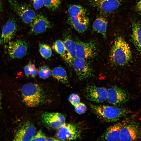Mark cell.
<instances>
[{"instance_id":"obj_1","label":"cell","mask_w":141,"mask_h":141,"mask_svg":"<svg viewBox=\"0 0 141 141\" xmlns=\"http://www.w3.org/2000/svg\"><path fill=\"white\" fill-rule=\"evenodd\" d=\"M132 57L130 47L124 39L121 36L116 37L110 51V61L115 65L122 66L128 63Z\"/></svg>"},{"instance_id":"obj_2","label":"cell","mask_w":141,"mask_h":141,"mask_svg":"<svg viewBox=\"0 0 141 141\" xmlns=\"http://www.w3.org/2000/svg\"><path fill=\"white\" fill-rule=\"evenodd\" d=\"M95 114L100 119L107 122L116 121L131 112L127 109L108 105L90 104Z\"/></svg>"},{"instance_id":"obj_3","label":"cell","mask_w":141,"mask_h":141,"mask_svg":"<svg viewBox=\"0 0 141 141\" xmlns=\"http://www.w3.org/2000/svg\"><path fill=\"white\" fill-rule=\"evenodd\" d=\"M23 100L30 107H34L42 103L44 99L43 90L38 84L28 83L24 85L21 89Z\"/></svg>"},{"instance_id":"obj_4","label":"cell","mask_w":141,"mask_h":141,"mask_svg":"<svg viewBox=\"0 0 141 141\" xmlns=\"http://www.w3.org/2000/svg\"><path fill=\"white\" fill-rule=\"evenodd\" d=\"M12 9L25 24H30L36 16L34 10L28 5L16 0H9Z\"/></svg>"},{"instance_id":"obj_5","label":"cell","mask_w":141,"mask_h":141,"mask_svg":"<svg viewBox=\"0 0 141 141\" xmlns=\"http://www.w3.org/2000/svg\"><path fill=\"white\" fill-rule=\"evenodd\" d=\"M81 133L80 128L77 125L65 123L58 129L56 136L59 141L72 140L78 138Z\"/></svg>"},{"instance_id":"obj_6","label":"cell","mask_w":141,"mask_h":141,"mask_svg":"<svg viewBox=\"0 0 141 141\" xmlns=\"http://www.w3.org/2000/svg\"><path fill=\"white\" fill-rule=\"evenodd\" d=\"M71 65L80 80L90 78L93 75V70L86 59L76 57Z\"/></svg>"},{"instance_id":"obj_7","label":"cell","mask_w":141,"mask_h":141,"mask_svg":"<svg viewBox=\"0 0 141 141\" xmlns=\"http://www.w3.org/2000/svg\"><path fill=\"white\" fill-rule=\"evenodd\" d=\"M84 94L90 101L96 103H102L107 100V89L104 87L90 85L85 89Z\"/></svg>"},{"instance_id":"obj_8","label":"cell","mask_w":141,"mask_h":141,"mask_svg":"<svg viewBox=\"0 0 141 141\" xmlns=\"http://www.w3.org/2000/svg\"><path fill=\"white\" fill-rule=\"evenodd\" d=\"M5 47L7 48L10 57L13 59L23 57L26 55L28 49L27 43L20 39L10 41Z\"/></svg>"},{"instance_id":"obj_9","label":"cell","mask_w":141,"mask_h":141,"mask_svg":"<svg viewBox=\"0 0 141 141\" xmlns=\"http://www.w3.org/2000/svg\"><path fill=\"white\" fill-rule=\"evenodd\" d=\"M41 120L46 126L53 130L58 129L66 121L64 116L58 113L45 112L41 115Z\"/></svg>"},{"instance_id":"obj_10","label":"cell","mask_w":141,"mask_h":141,"mask_svg":"<svg viewBox=\"0 0 141 141\" xmlns=\"http://www.w3.org/2000/svg\"><path fill=\"white\" fill-rule=\"evenodd\" d=\"M107 100L109 103L115 105H121L126 103L128 100L127 93L123 90L116 86L107 89Z\"/></svg>"},{"instance_id":"obj_11","label":"cell","mask_w":141,"mask_h":141,"mask_svg":"<svg viewBox=\"0 0 141 141\" xmlns=\"http://www.w3.org/2000/svg\"><path fill=\"white\" fill-rule=\"evenodd\" d=\"M75 43L76 57L86 60L95 56L96 48L94 43L78 41Z\"/></svg>"},{"instance_id":"obj_12","label":"cell","mask_w":141,"mask_h":141,"mask_svg":"<svg viewBox=\"0 0 141 141\" xmlns=\"http://www.w3.org/2000/svg\"><path fill=\"white\" fill-rule=\"evenodd\" d=\"M30 25V33L33 35L42 33L51 28L53 26L52 23L47 18L42 14L36 15Z\"/></svg>"},{"instance_id":"obj_13","label":"cell","mask_w":141,"mask_h":141,"mask_svg":"<svg viewBox=\"0 0 141 141\" xmlns=\"http://www.w3.org/2000/svg\"><path fill=\"white\" fill-rule=\"evenodd\" d=\"M141 139V128L133 124H125L121 128L120 141H133Z\"/></svg>"},{"instance_id":"obj_14","label":"cell","mask_w":141,"mask_h":141,"mask_svg":"<svg viewBox=\"0 0 141 141\" xmlns=\"http://www.w3.org/2000/svg\"><path fill=\"white\" fill-rule=\"evenodd\" d=\"M90 3L100 12L109 14L116 10L120 6L121 0H90Z\"/></svg>"},{"instance_id":"obj_15","label":"cell","mask_w":141,"mask_h":141,"mask_svg":"<svg viewBox=\"0 0 141 141\" xmlns=\"http://www.w3.org/2000/svg\"><path fill=\"white\" fill-rule=\"evenodd\" d=\"M17 26L15 20L9 19L3 26L0 37V45H3L11 41L17 30Z\"/></svg>"},{"instance_id":"obj_16","label":"cell","mask_w":141,"mask_h":141,"mask_svg":"<svg viewBox=\"0 0 141 141\" xmlns=\"http://www.w3.org/2000/svg\"><path fill=\"white\" fill-rule=\"evenodd\" d=\"M36 133L35 127L32 124L27 122L25 124L17 131L14 140L31 141Z\"/></svg>"},{"instance_id":"obj_17","label":"cell","mask_w":141,"mask_h":141,"mask_svg":"<svg viewBox=\"0 0 141 141\" xmlns=\"http://www.w3.org/2000/svg\"><path fill=\"white\" fill-rule=\"evenodd\" d=\"M68 22L75 30L80 33H83L87 30L89 24V19L86 15L69 16Z\"/></svg>"},{"instance_id":"obj_18","label":"cell","mask_w":141,"mask_h":141,"mask_svg":"<svg viewBox=\"0 0 141 141\" xmlns=\"http://www.w3.org/2000/svg\"><path fill=\"white\" fill-rule=\"evenodd\" d=\"M126 124V122H122L109 127L102 137L103 139L107 141L120 140L121 130Z\"/></svg>"},{"instance_id":"obj_19","label":"cell","mask_w":141,"mask_h":141,"mask_svg":"<svg viewBox=\"0 0 141 141\" xmlns=\"http://www.w3.org/2000/svg\"><path fill=\"white\" fill-rule=\"evenodd\" d=\"M67 54L65 60L71 65L73 60L76 57V43L69 35L65 34L63 41Z\"/></svg>"},{"instance_id":"obj_20","label":"cell","mask_w":141,"mask_h":141,"mask_svg":"<svg viewBox=\"0 0 141 141\" xmlns=\"http://www.w3.org/2000/svg\"><path fill=\"white\" fill-rule=\"evenodd\" d=\"M132 39L141 55V24L139 22L132 23Z\"/></svg>"},{"instance_id":"obj_21","label":"cell","mask_w":141,"mask_h":141,"mask_svg":"<svg viewBox=\"0 0 141 141\" xmlns=\"http://www.w3.org/2000/svg\"><path fill=\"white\" fill-rule=\"evenodd\" d=\"M108 22L105 19L102 17L97 18L94 21L93 25V30L101 34L103 37H106Z\"/></svg>"},{"instance_id":"obj_22","label":"cell","mask_w":141,"mask_h":141,"mask_svg":"<svg viewBox=\"0 0 141 141\" xmlns=\"http://www.w3.org/2000/svg\"><path fill=\"white\" fill-rule=\"evenodd\" d=\"M51 75L55 79L64 84L68 83V77L66 72L62 67H56L51 71Z\"/></svg>"},{"instance_id":"obj_23","label":"cell","mask_w":141,"mask_h":141,"mask_svg":"<svg viewBox=\"0 0 141 141\" xmlns=\"http://www.w3.org/2000/svg\"><path fill=\"white\" fill-rule=\"evenodd\" d=\"M86 10L80 5L74 4L68 8V13L69 16L77 17L86 15Z\"/></svg>"},{"instance_id":"obj_24","label":"cell","mask_w":141,"mask_h":141,"mask_svg":"<svg viewBox=\"0 0 141 141\" xmlns=\"http://www.w3.org/2000/svg\"><path fill=\"white\" fill-rule=\"evenodd\" d=\"M52 48L57 53L65 59L66 51L63 42L60 40H57L54 43Z\"/></svg>"},{"instance_id":"obj_25","label":"cell","mask_w":141,"mask_h":141,"mask_svg":"<svg viewBox=\"0 0 141 141\" xmlns=\"http://www.w3.org/2000/svg\"><path fill=\"white\" fill-rule=\"evenodd\" d=\"M39 51L42 56L45 59H48L51 56V49L49 45L46 44H40L39 46Z\"/></svg>"},{"instance_id":"obj_26","label":"cell","mask_w":141,"mask_h":141,"mask_svg":"<svg viewBox=\"0 0 141 141\" xmlns=\"http://www.w3.org/2000/svg\"><path fill=\"white\" fill-rule=\"evenodd\" d=\"M44 4L49 10L55 11L59 9L61 1V0H44Z\"/></svg>"},{"instance_id":"obj_27","label":"cell","mask_w":141,"mask_h":141,"mask_svg":"<svg viewBox=\"0 0 141 141\" xmlns=\"http://www.w3.org/2000/svg\"><path fill=\"white\" fill-rule=\"evenodd\" d=\"M24 73L28 77L34 78L37 75L38 72L34 64L30 63L24 67Z\"/></svg>"},{"instance_id":"obj_28","label":"cell","mask_w":141,"mask_h":141,"mask_svg":"<svg viewBox=\"0 0 141 141\" xmlns=\"http://www.w3.org/2000/svg\"><path fill=\"white\" fill-rule=\"evenodd\" d=\"M38 75L40 78L45 79L48 78L51 75V71L48 66L43 65L40 68Z\"/></svg>"},{"instance_id":"obj_29","label":"cell","mask_w":141,"mask_h":141,"mask_svg":"<svg viewBox=\"0 0 141 141\" xmlns=\"http://www.w3.org/2000/svg\"><path fill=\"white\" fill-rule=\"evenodd\" d=\"M68 100L74 107L80 102V98L79 96L75 93L71 94L68 98Z\"/></svg>"},{"instance_id":"obj_30","label":"cell","mask_w":141,"mask_h":141,"mask_svg":"<svg viewBox=\"0 0 141 141\" xmlns=\"http://www.w3.org/2000/svg\"><path fill=\"white\" fill-rule=\"evenodd\" d=\"M47 138L45 134L40 130L36 133L31 141H46Z\"/></svg>"},{"instance_id":"obj_31","label":"cell","mask_w":141,"mask_h":141,"mask_svg":"<svg viewBox=\"0 0 141 141\" xmlns=\"http://www.w3.org/2000/svg\"><path fill=\"white\" fill-rule=\"evenodd\" d=\"M74 107V110L78 114H82L86 111L87 107L85 104L80 102Z\"/></svg>"},{"instance_id":"obj_32","label":"cell","mask_w":141,"mask_h":141,"mask_svg":"<svg viewBox=\"0 0 141 141\" xmlns=\"http://www.w3.org/2000/svg\"><path fill=\"white\" fill-rule=\"evenodd\" d=\"M33 8L36 10L41 8L44 5V0H32Z\"/></svg>"},{"instance_id":"obj_33","label":"cell","mask_w":141,"mask_h":141,"mask_svg":"<svg viewBox=\"0 0 141 141\" xmlns=\"http://www.w3.org/2000/svg\"><path fill=\"white\" fill-rule=\"evenodd\" d=\"M136 8L138 11L141 13V0L136 5Z\"/></svg>"},{"instance_id":"obj_34","label":"cell","mask_w":141,"mask_h":141,"mask_svg":"<svg viewBox=\"0 0 141 141\" xmlns=\"http://www.w3.org/2000/svg\"><path fill=\"white\" fill-rule=\"evenodd\" d=\"M46 141H59L57 138H55L52 137H50L47 138Z\"/></svg>"},{"instance_id":"obj_35","label":"cell","mask_w":141,"mask_h":141,"mask_svg":"<svg viewBox=\"0 0 141 141\" xmlns=\"http://www.w3.org/2000/svg\"><path fill=\"white\" fill-rule=\"evenodd\" d=\"M2 10V4L1 0H0V15Z\"/></svg>"},{"instance_id":"obj_36","label":"cell","mask_w":141,"mask_h":141,"mask_svg":"<svg viewBox=\"0 0 141 141\" xmlns=\"http://www.w3.org/2000/svg\"><path fill=\"white\" fill-rule=\"evenodd\" d=\"M1 93H0V108L1 106Z\"/></svg>"}]
</instances>
